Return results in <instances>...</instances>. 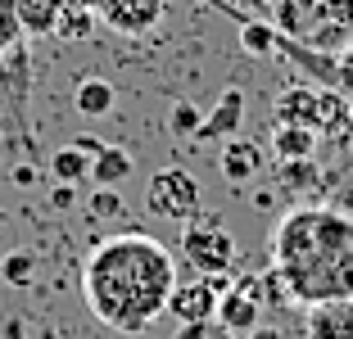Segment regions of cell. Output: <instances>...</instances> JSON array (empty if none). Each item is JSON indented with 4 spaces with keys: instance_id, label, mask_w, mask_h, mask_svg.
Segmentation results:
<instances>
[{
    "instance_id": "obj_1",
    "label": "cell",
    "mask_w": 353,
    "mask_h": 339,
    "mask_svg": "<svg viewBox=\"0 0 353 339\" xmlns=\"http://www.w3.org/2000/svg\"><path fill=\"white\" fill-rule=\"evenodd\" d=\"M176 289V258L163 240L145 231H118L91 249L82 267V298L100 326L118 335H145L168 317Z\"/></svg>"
},
{
    "instance_id": "obj_2",
    "label": "cell",
    "mask_w": 353,
    "mask_h": 339,
    "mask_svg": "<svg viewBox=\"0 0 353 339\" xmlns=\"http://www.w3.org/2000/svg\"><path fill=\"white\" fill-rule=\"evenodd\" d=\"M272 271L303 308L353 298V217L331 204H299L272 231Z\"/></svg>"
},
{
    "instance_id": "obj_3",
    "label": "cell",
    "mask_w": 353,
    "mask_h": 339,
    "mask_svg": "<svg viewBox=\"0 0 353 339\" xmlns=\"http://www.w3.org/2000/svg\"><path fill=\"white\" fill-rule=\"evenodd\" d=\"M181 258H186L199 276L227 280L231 267H236V240L218 222H190L181 231Z\"/></svg>"
},
{
    "instance_id": "obj_4",
    "label": "cell",
    "mask_w": 353,
    "mask_h": 339,
    "mask_svg": "<svg viewBox=\"0 0 353 339\" xmlns=\"http://www.w3.org/2000/svg\"><path fill=\"white\" fill-rule=\"evenodd\" d=\"M145 208L168 222H195L199 217V181L186 167H163L145 181Z\"/></svg>"
},
{
    "instance_id": "obj_5",
    "label": "cell",
    "mask_w": 353,
    "mask_h": 339,
    "mask_svg": "<svg viewBox=\"0 0 353 339\" xmlns=\"http://www.w3.org/2000/svg\"><path fill=\"white\" fill-rule=\"evenodd\" d=\"M236 339H245L254 326H263V280H227V289L218 294V317Z\"/></svg>"
},
{
    "instance_id": "obj_6",
    "label": "cell",
    "mask_w": 353,
    "mask_h": 339,
    "mask_svg": "<svg viewBox=\"0 0 353 339\" xmlns=\"http://www.w3.org/2000/svg\"><path fill=\"white\" fill-rule=\"evenodd\" d=\"M227 289V280L199 276V280H176L172 298H168V317L176 326H190V321H213L218 317V294Z\"/></svg>"
},
{
    "instance_id": "obj_7",
    "label": "cell",
    "mask_w": 353,
    "mask_h": 339,
    "mask_svg": "<svg viewBox=\"0 0 353 339\" xmlns=\"http://www.w3.org/2000/svg\"><path fill=\"white\" fill-rule=\"evenodd\" d=\"M100 5V23L123 32V37H145L163 23L168 0H95Z\"/></svg>"
},
{
    "instance_id": "obj_8",
    "label": "cell",
    "mask_w": 353,
    "mask_h": 339,
    "mask_svg": "<svg viewBox=\"0 0 353 339\" xmlns=\"http://www.w3.org/2000/svg\"><path fill=\"white\" fill-rule=\"evenodd\" d=\"M303 339H353V298L312 303L303 317Z\"/></svg>"
},
{
    "instance_id": "obj_9",
    "label": "cell",
    "mask_w": 353,
    "mask_h": 339,
    "mask_svg": "<svg viewBox=\"0 0 353 339\" xmlns=\"http://www.w3.org/2000/svg\"><path fill=\"white\" fill-rule=\"evenodd\" d=\"M240 123H245V91H236V86H231V91L218 100V109L199 123L195 141H236Z\"/></svg>"
},
{
    "instance_id": "obj_10",
    "label": "cell",
    "mask_w": 353,
    "mask_h": 339,
    "mask_svg": "<svg viewBox=\"0 0 353 339\" xmlns=\"http://www.w3.org/2000/svg\"><path fill=\"white\" fill-rule=\"evenodd\" d=\"M263 158H268V154H263L259 141H240V136H236V141L222 145V176L236 181V185L240 181H254V176L263 172Z\"/></svg>"
},
{
    "instance_id": "obj_11",
    "label": "cell",
    "mask_w": 353,
    "mask_h": 339,
    "mask_svg": "<svg viewBox=\"0 0 353 339\" xmlns=\"http://www.w3.org/2000/svg\"><path fill=\"white\" fill-rule=\"evenodd\" d=\"M95 23H100V5H95V0H63L59 23H54V37L82 41V37H91Z\"/></svg>"
},
{
    "instance_id": "obj_12",
    "label": "cell",
    "mask_w": 353,
    "mask_h": 339,
    "mask_svg": "<svg viewBox=\"0 0 353 339\" xmlns=\"http://www.w3.org/2000/svg\"><path fill=\"white\" fill-rule=\"evenodd\" d=\"M14 10H19L23 37H54L63 0H14Z\"/></svg>"
},
{
    "instance_id": "obj_13",
    "label": "cell",
    "mask_w": 353,
    "mask_h": 339,
    "mask_svg": "<svg viewBox=\"0 0 353 339\" xmlns=\"http://www.w3.org/2000/svg\"><path fill=\"white\" fill-rule=\"evenodd\" d=\"M276 123H294V127H312V132H317V91H308V86L281 91Z\"/></svg>"
},
{
    "instance_id": "obj_14",
    "label": "cell",
    "mask_w": 353,
    "mask_h": 339,
    "mask_svg": "<svg viewBox=\"0 0 353 339\" xmlns=\"http://www.w3.org/2000/svg\"><path fill=\"white\" fill-rule=\"evenodd\" d=\"M272 150H276L281 163H285V158H312V150H317V132H312V127H294V123H276V132H272Z\"/></svg>"
},
{
    "instance_id": "obj_15",
    "label": "cell",
    "mask_w": 353,
    "mask_h": 339,
    "mask_svg": "<svg viewBox=\"0 0 353 339\" xmlns=\"http://www.w3.org/2000/svg\"><path fill=\"white\" fill-rule=\"evenodd\" d=\"M132 172H136L132 154H127V150H118V145H104L100 154L91 158V181L95 185H118V181H127Z\"/></svg>"
},
{
    "instance_id": "obj_16",
    "label": "cell",
    "mask_w": 353,
    "mask_h": 339,
    "mask_svg": "<svg viewBox=\"0 0 353 339\" xmlns=\"http://www.w3.org/2000/svg\"><path fill=\"white\" fill-rule=\"evenodd\" d=\"M73 104H77V113H86V118H104V113L114 109V82L86 77V82L73 91Z\"/></svg>"
},
{
    "instance_id": "obj_17",
    "label": "cell",
    "mask_w": 353,
    "mask_h": 339,
    "mask_svg": "<svg viewBox=\"0 0 353 339\" xmlns=\"http://www.w3.org/2000/svg\"><path fill=\"white\" fill-rule=\"evenodd\" d=\"M240 45H245L250 54H259V59H268V54H276L281 32L272 28V23H263V19H240Z\"/></svg>"
},
{
    "instance_id": "obj_18",
    "label": "cell",
    "mask_w": 353,
    "mask_h": 339,
    "mask_svg": "<svg viewBox=\"0 0 353 339\" xmlns=\"http://www.w3.org/2000/svg\"><path fill=\"white\" fill-rule=\"evenodd\" d=\"M50 172H54V181H63V185H82L86 176H91V158H86L77 145H68V150H54L50 154Z\"/></svg>"
},
{
    "instance_id": "obj_19",
    "label": "cell",
    "mask_w": 353,
    "mask_h": 339,
    "mask_svg": "<svg viewBox=\"0 0 353 339\" xmlns=\"http://www.w3.org/2000/svg\"><path fill=\"white\" fill-rule=\"evenodd\" d=\"M0 276L10 280L14 289H28L37 280V249H14L5 263H0Z\"/></svg>"
},
{
    "instance_id": "obj_20",
    "label": "cell",
    "mask_w": 353,
    "mask_h": 339,
    "mask_svg": "<svg viewBox=\"0 0 353 339\" xmlns=\"http://www.w3.org/2000/svg\"><path fill=\"white\" fill-rule=\"evenodd\" d=\"M199 123H204V113H199L190 100H176L172 113H168V132H172V136H190V141H195Z\"/></svg>"
},
{
    "instance_id": "obj_21",
    "label": "cell",
    "mask_w": 353,
    "mask_h": 339,
    "mask_svg": "<svg viewBox=\"0 0 353 339\" xmlns=\"http://www.w3.org/2000/svg\"><path fill=\"white\" fill-rule=\"evenodd\" d=\"M281 181H285V190H308V185H317V167L308 158H285L281 163Z\"/></svg>"
},
{
    "instance_id": "obj_22",
    "label": "cell",
    "mask_w": 353,
    "mask_h": 339,
    "mask_svg": "<svg viewBox=\"0 0 353 339\" xmlns=\"http://www.w3.org/2000/svg\"><path fill=\"white\" fill-rule=\"evenodd\" d=\"M19 41H23L19 10H14V0H0V54H10Z\"/></svg>"
},
{
    "instance_id": "obj_23",
    "label": "cell",
    "mask_w": 353,
    "mask_h": 339,
    "mask_svg": "<svg viewBox=\"0 0 353 339\" xmlns=\"http://www.w3.org/2000/svg\"><path fill=\"white\" fill-rule=\"evenodd\" d=\"M172 339H236L222 321H190V326H176Z\"/></svg>"
},
{
    "instance_id": "obj_24",
    "label": "cell",
    "mask_w": 353,
    "mask_h": 339,
    "mask_svg": "<svg viewBox=\"0 0 353 339\" xmlns=\"http://www.w3.org/2000/svg\"><path fill=\"white\" fill-rule=\"evenodd\" d=\"M91 217H118L123 213V199H118V190L114 185H95V195H91Z\"/></svg>"
},
{
    "instance_id": "obj_25",
    "label": "cell",
    "mask_w": 353,
    "mask_h": 339,
    "mask_svg": "<svg viewBox=\"0 0 353 339\" xmlns=\"http://www.w3.org/2000/svg\"><path fill=\"white\" fill-rule=\"evenodd\" d=\"M73 195H77V185H54L50 190V208H73Z\"/></svg>"
},
{
    "instance_id": "obj_26",
    "label": "cell",
    "mask_w": 353,
    "mask_h": 339,
    "mask_svg": "<svg viewBox=\"0 0 353 339\" xmlns=\"http://www.w3.org/2000/svg\"><path fill=\"white\" fill-rule=\"evenodd\" d=\"M73 145H77V150H82L86 158H95V154H100V150H104V145L95 141V136H73Z\"/></svg>"
},
{
    "instance_id": "obj_27",
    "label": "cell",
    "mask_w": 353,
    "mask_h": 339,
    "mask_svg": "<svg viewBox=\"0 0 353 339\" xmlns=\"http://www.w3.org/2000/svg\"><path fill=\"white\" fill-rule=\"evenodd\" d=\"M0 339H23V321H19V317H5V326H0Z\"/></svg>"
},
{
    "instance_id": "obj_28",
    "label": "cell",
    "mask_w": 353,
    "mask_h": 339,
    "mask_svg": "<svg viewBox=\"0 0 353 339\" xmlns=\"http://www.w3.org/2000/svg\"><path fill=\"white\" fill-rule=\"evenodd\" d=\"M245 339H285V335H281L276 326H254V330H250Z\"/></svg>"
},
{
    "instance_id": "obj_29",
    "label": "cell",
    "mask_w": 353,
    "mask_h": 339,
    "mask_svg": "<svg viewBox=\"0 0 353 339\" xmlns=\"http://www.w3.org/2000/svg\"><path fill=\"white\" fill-rule=\"evenodd\" d=\"M32 181H37V167H28V163L14 167V185H32Z\"/></svg>"
},
{
    "instance_id": "obj_30",
    "label": "cell",
    "mask_w": 353,
    "mask_h": 339,
    "mask_svg": "<svg viewBox=\"0 0 353 339\" xmlns=\"http://www.w3.org/2000/svg\"><path fill=\"white\" fill-rule=\"evenodd\" d=\"M308 5H317V0H308Z\"/></svg>"
}]
</instances>
